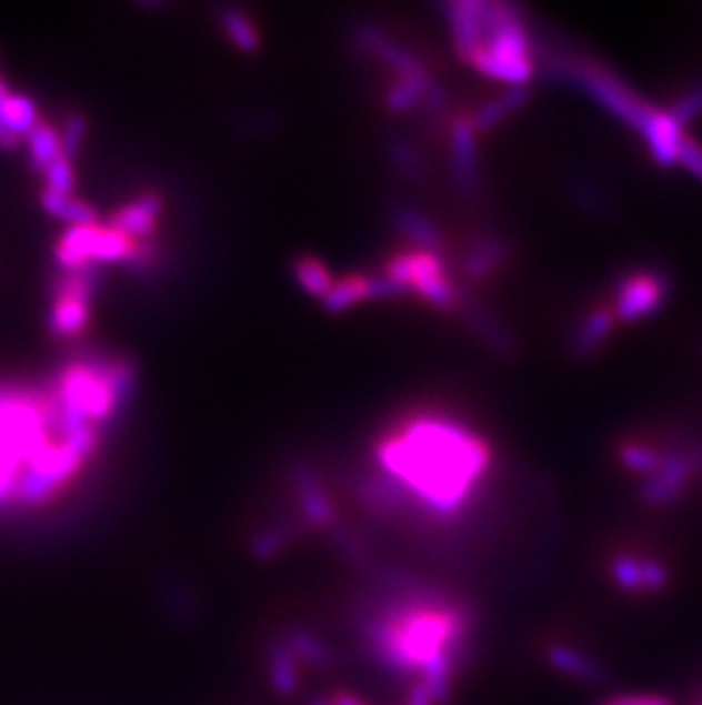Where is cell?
I'll return each instance as SVG.
<instances>
[{
  "label": "cell",
  "instance_id": "obj_27",
  "mask_svg": "<svg viewBox=\"0 0 702 705\" xmlns=\"http://www.w3.org/2000/svg\"><path fill=\"white\" fill-rule=\"evenodd\" d=\"M47 181H49V190L69 197V192L73 190V170H71V160L67 155H60L51 168H47Z\"/></svg>",
  "mask_w": 702,
  "mask_h": 705
},
{
  "label": "cell",
  "instance_id": "obj_12",
  "mask_svg": "<svg viewBox=\"0 0 702 705\" xmlns=\"http://www.w3.org/2000/svg\"><path fill=\"white\" fill-rule=\"evenodd\" d=\"M613 324H616V315H613V309L595 306L593 311H589L582 318V322L578 324V329H575L573 354L578 359L593 356L609 341Z\"/></svg>",
  "mask_w": 702,
  "mask_h": 705
},
{
  "label": "cell",
  "instance_id": "obj_32",
  "mask_svg": "<svg viewBox=\"0 0 702 705\" xmlns=\"http://www.w3.org/2000/svg\"><path fill=\"white\" fill-rule=\"evenodd\" d=\"M407 705H433V701H431L429 692H427L420 683H413V685H411V692H409Z\"/></svg>",
  "mask_w": 702,
  "mask_h": 705
},
{
  "label": "cell",
  "instance_id": "obj_5",
  "mask_svg": "<svg viewBox=\"0 0 702 705\" xmlns=\"http://www.w3.org/2000/svg\"><path fill=\"white\" fill-rule=\"evenodd\" d=\"M671 295V281L664 272L639 270L625 274L613 293V315L619 322H641L662 311Z\"/></svg>",
  "mask_w": 702,
  "mask_h": 705
},
{
  "label": "cell",
  "instance_id": "obj_10",
  "mask_svg": "<svg viewBox=\"0 0 702 705\" xmlns=\"http://www.w3.org/2000/svg\"><path fill=\"white\" fill-rule=\"evenodd\" d=\"M294 480H297V497H299V510L303 521L313 527L333 530L335 507L327 489L320 484V480L305 469H299Z\"/></svg>",
  "mask_w": 702,
  "mask_h": 705
},
{
  "label": "cell",
  "instance_id": "obj_1",
  "mask_svg": "<svg viewBox=\"0 0 702 705\" xmlns=\"http://www.w3.org/2000/svg\"><path fill=\"white\" fill-rule=\"evenodd\" d=\"M472 631V614L441 592L400 585L361 618L370 657L394 676H418L433 703L448 701Z\"/></svg>",
  "mask_w": 702,
  "mask_h": 705
},
{
  "label": "cell",
  "instance_id": "obj_28",
  "mask_svg": "<svg viewBox=\"0 0 702 705\" xmlns=\"http://www.w3.org/2000/svg\"><path fill=\"white\" fill-rule=\"evenodd\" d=\"M392 160L409 177H415L420 172V162H418V158H415V153H413V149L409 144L394 142L392 144Z\"/></svg>",
  "mask_w": 702,
  "mask_h": 705
},
{
  "label": "cell",
  "instance_id": "obj_15",
  "mask_svg": "<svg viewBox=\"0 0 702 705\" xmlns=\"http://www.w3.org/2000/svg\"><path fill=\"white\" fill-rule=\"evenodd\" d=\"M526 97H530L526 88H513V90L504 92L502 97L489 101L487 105H481L477 110V114L470 119V123H472L477 133L491 131V129L498 127V123H502L509 114H513L526 101Z\"/></svg>",
  "mask_w": 702,
  "mask_h": 705
},
{
  "label": "cell",
  "instance_id": "obj_17",
  "mask_svg": "<svg viewBox=\"0 0 702 705\" xmlns=\"http://www.w3.org/2000/svg\"><path fill=\"white\" fill-rule=\"evenodd\" d=\"M283 642L290 646V651L294 653V657L301 662V665L320 667V669L333 665V651L309 631L294 628L285 635Z\"/></svg>",
  "mask_w": 702,
  "mask_h": 705
},
{
  "label": "cell",
  "instance_id": "obj_20",
  "mask_svg": "<svg viewBox=\"0 0 702 705\" xmlns=\"http://www.w3.org/2000/svg\"><path fill=\"white\" fill-rule=\"evenodd\" d=\"M394 224L398 229L411 238L420 249H429V252H438L441 246V233H438L435 224L431 220H427L424 215H420L413 209H398L392 215Z\"/></svg>",
  "mask_w": 702,
  "mask_h": 705
},
{
  "label": "cell",
  "instance_id": "obj_30",
  "mask_svg": "<svg viewBox=\"0 0 702 705\" xmlns=\"http://www.w3.org/2000/svg\"><path fill=\"white\" fill-rule=\"evenodd\" d=\"M602 705H671V703L664 696H654V694H625V696L606 698Z\"/></svg>",
  "mask_w": 702,
  "mask_h": 705
},
{
  "label": "cell",
  "instance_id": "obj_19",
  "mask_svg": "<svg viewBox=\"0 0 702 705\" xmlns=\"http://www.w3.org/2000/svg\"><path fill=\"white\" fill-rule=\"evenodd\" d=\"M28 147H30V158L37 170L47 172V168L64 155L62 153V138L58 135V131L51 127V123L37 121L34 129L28 133Z\"/></svg>",
  "mask_w": 702,
  "mask_h": 705
},
{
  "label": "cell",
  "instance_id": "obj_31",
  "mask_svg": "<svg viewBox=\"0 0 702 705\" xmlns=\"http://www.w3.org/2000/svg\"><path fill=\"white\" fill-rule=\"evenodd\" d=\"M682 164H684L686 170H691L695 177L702 179V149H700L693 140H686V142H684Z\"/></svg>",
  "mask_w": 702,
  "mask_h": 705
},
{
  "label": "cell",
  "instance_id": "obj_34",
  "mask_svg": "<svg viewBox=\"0 0 702 705\" xmlns=\"http://www.w3.org/2000/svg\"><path fill=\"white\" fill-rule=\"evenodd\" d=\"M8 88H6V82L0 80V110H3V105H6V101H8Z\"/></svg>",
  "mask_w": 702,
  "mask_h": 705
},
{
  "label": "cell",
  "instance_id": "obj_3",
  "mask_svg": "<svg viewBox=\"0 0 702 705\" xmlns=\"http://www.w3.org/2000/svg\"><path fill=\"white\" fill-rule=\"evenodd\" d=\"M445 14L459 58L479 73L513 88H524L532 80L534 41L515 8L461 0L445 6Z\"/></svg>",
  "mask_w": 702,
  "mask_h": 705
},
{
  "label": "cell",
  "instance_id": "obj_16",
  "mask_svg": "<svg viewBox=\"0 0 702 705\" xmlns=\"http://www.w3.org/2000/svg\"><path fill=\"white\" fill-rule=\"evenodd\" d=\"M219 26H222V32L229 37L231 44L240 51H255L258 44H260V32H258V26L255 21L244 14L242 10H235V8H224L222 12H219Z\"/></svg>",
  "mask_w": 702,
  "mask_h": 705
},
{
  "label": "cell",
  "instance_id": "obj_13",
  "mask_svg": "<svg viewBox=\"0 0 702 705\" xmlns=\"http://www.w3.org/2000/svg\"><path fill=\"white\" fill-rule=\"evenodd\" d=\"M545 657L559 674H565L575 681L595 685V683H602L606 678L604 669L598 665V662L591 659L586 653L578 651L575 646L554 642L545 648Z\"/></svg>",
  "mask_w": 702,
  "mask_h": 705
},
{
  "label": "cell",
  "instance_id": "obj_23",
  "mask_svg": "<svg viewBox=\"0 0 702 705\" xmlns=\"http://www.w3.org/2000/svg\"><path fill=\"white\" fill-rule=\"evenodd\" d=\"M504 256H507V249L502 246V242L481 240L468 252L463 268H465L468 276L481 279V276H489L491 272H495Z\"/></svg>",
  "mask_w": 702,
  "mask_h": 705
},
{
  "label": "cell",
  "instance_id": "obj_8",
  "mask_svg": "<svg viewBox=\"0 0 702 705\" xmlns=\"http://www.w3.org/2000/svg\"><path fill=\"white\" fill-rule=\"evenodd\" d=\"M398 293L400 290L394 288L383 274H379V276L351 274V276L335 281L322 302L329 311L338 313V311H347L357 304H363L368 300L390 298V295H398Z\"/></svg>",
  "mask_w": 702,
  "mask_h": 705
},
{
  "label": "cell",
  "instance_id": "obj_14",
  "mask_svg": "<svg viewBox=\"0 0 702 705\" xmlns=\"http://www.w3.org/2000/svg\"><path fill=\"white\" fill-rule=\"evenodd\" d=\"M299 665L301 662L294 657L290 646L279 639L270 648V681L277 694L281 696H292L299 692Z\"/></svg>",
  "mask_w": 702,
  "mask_h": 705
},
{
  "label": "cell",
  "instance_id": "obj_2",
  "mask_svg": "<svg viewBox=\"0 0 702 705\" xmlns=\"http://www.w3.org/2000/svg\"><path fill=\"white\" fill-rule=\"evenodd\" d=\"M379 475L398 491L402 507L427 516H457L479 491L491 466V450L474 432L443 416H415L377 443Z\"/></svg>",
  "mask_w": 702,
  "mask_h": 705
},
{
  "label": "cell",
  "instance_id": "obj_26",
  "mask_svg": "<svg viewBox=\"0 0 702 705\" xmlns=\"http://www.w3.org/2000/svg\"><path fill=\"white\" fill-rule=\"evenodd\" d=\"M666 112L680 129L686 131V127H691L698 117H702V82H695V85L686 90Z\"/></svg>",
  "mask_w": 702,
  "mask_h": 705
},
{
  "label": "cell",
  "instance_id": "obj_9",
  "mask_svg": "<svg viewBox=\"0 0 702 705\" xmlns=\"http://www.w3.org/2000/svg\"><path fill=\"white\" fill-rule=\"evenodd\" d=\"M479 133L468 117H461L452 123V170L459 188L465 194H474L479 188V151H477Z\"/></svg>",
  "mask_w": 702,
  "mask_h": 705
},
{
  "label": "cell",
  "instance_id": "obj_21",
  "mask_svg": "<svg viewBox=\"0 0 702 705\" xmlns=\"http://www.w3.org/2000/svg\"><path fill=\"white\" fill-rule=\"evenodd\" d=\"M619 460L628 471L648 477V475L660 471V466L666 460V452L660 447H654V445H648V443L628 441L619 450Z\"/></svg>",
  "mask_w": 702,
  "mask_h": 705
},
{
  "label": "cell",
  "instance_id": "obj_18",
  "mask_svg": "<svg viewBox=\"0 0 702 705\" xmlns=\"http://www.w3.org/2000/svg\"><path fill=\"white\" fill-rule=\"evenodd\" d=\"M41 205L43 211L53 218H60L64 222H71L73 226H94L97 224V213L90 205L76 201L71 197L58 194L53 190H47L41 194Z\"/></svg>",
  "mask_w": 702,
  "mask_h": 705
},
{
  "label": "cell",
  "instance_id": "obj_4",
  "mask_svg": "<svg viewBox=\"0 0 702 705\" xmlns=\"http://www.w3.org/2000/svg\"><path fill=\"white\" fill-rule=\"evenodd\" d=\"M400 293H413L427 304L443 309V311H457L461 306L459 290L452 283L443 256L438 252H429V249H409V252L394 254L388 259L383 272H381Z\"/></svg>",
  "mask_w": 702,
  "mask_h": 705
},
{
  "label": "cell",
  "instance_id": "obj_11",
  "mask_svg": "<svg viewBox=\"0 0 702 705\" xmlns=\"http://www.w3.org/2000/svg\"><path fill=\"white\" fill-rule=\"evenodd\" d=\"M162 211V201L156 194H147L133 203L123 205V209L112 218L110 226L119 233L128 235L130 240L149 238L156 229V222Z\"/></svg>",
  "mask_w": 702,
  "mask_h": 705
},
{
  "label": "cell",
  "instance_id": "obj_6",
  "mask_svg": "<svg viewBox=\"0 0 702 705\" xmlns=\"http://www.w3.org/2000/svg\"><path fill=\"white\" fill-rule=\"evenodd\" d=\"M636 133L643 138L645 147L656 164H662V168L671 170V168H678V164L682 162V149L686 142V133H684V129L678 127L666 110L648 108Z\"/></svg>",
  "mask_w": 702,
  "mask_h": 705
},
{
  "label": "cell",
  "instance_id": "obj_33",
  "mask_svg": "<svg viewBox=\"0 0 702 705\" xmlns=\"http://www.w3.org/2000/svg\"><path fill=\"white\" fill-rule=\"evenodd\" d=\"M333 703H335V705H368V703H363L359 696L349 694V692L335 694V696H333Z\"/></svg>",
  "mask_w": 702,
  "mask_h": 705
},
{
  "label": "cell",
  "instance_id": "obj_7",
  "mask_svg": "<svg viewBox=\"0 0 702 705\" xmlns=\"http://www.w3.org/2000/svg\"><path fill=\"white\" fill-rule=\"evenodd\" d=\"M611 580L628 594H660L669 585V571L662 562L648 557L619 555L611 560Z\"/></svg>",
  "mask_w": 702,
  "mask_h": 705
},
{
  "label": "cell",
  "instance_id": "obj_35",
  "mask_svg": "<svg viewBox=\"0 0 702 705\" xmlns=\"http://www.w3.org/2000/svg\"><path fill=\"white\" fill-rule=\"evenodd\" d=\"M311 705H335V703H333V698H315V701H311Z\"/></svg>",
  "mask_w": 702,
  "mask_h": 705
},
{
  "label": "cell",
  "instance_id": "obj_22",
  "mask_svg": "<svg viewBox=\"0 0 702 705\" xmlns=\"http://www.w3.org/2000/svg\"><path fill=\"white\" fill-rule=\"evenodd\" d=\"M294 279H297L301 290H305V293H311V295H315L320 300L327 298V293L335 283L331 270L320 259H313V256L297 259Z\"/></svg>",
  "mask_w": 702,
  "mask_h": 705
},
{
  "label": "cell",
  "instance_id": "obj_24",
  "mask_svg": "<svg viewBox=\"0 0 702 705\" xmlns=\"http://www.w3.org/2000/svg\"><path fill=\"white\" fill-rule=\"evenodd\" d=\"M87 318H90V309H87V300L80 298H67L62 295L60 302L53 309L51 326L60 336H73L84 326Z\"/></svg>",
  "mask_w": 702,
  "mask_h": 705
},
{
  "label": "cell",
  "instance_id": "obj_29",
  "mask_svg": "<svg viewBox=\"0 0 702 705\" xmlns=\"http://www.w3.org/2000/svg\"><path fill=\"white\" fill-rule=\"evenodd\" d=\"M82 131H84V123L80 117H69L67 127H64V133L60 135L62 138V153L67 158H71L80 144V138H82Z\"/></svg>",
  "mask_w": 702,
  "mask_h": 705
},
{
  "label": "cell",
  "instance_id": "obj_25",
  "mask_svg": "<svg viewBox=\"0 0 702 705\" xmlns=\"http://www.w3.org/2000/svg\"><path fill=\"white\" fill-rule=\"evenodd\" d=\"M292 542V530L285 525H272L260 530L253 538H251V555L255 560H272L277 557L283 548H288Z\"/></svg>",
  "mask_w": 702,
  "mask_h": 705
}]
</instances>
